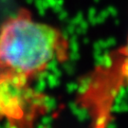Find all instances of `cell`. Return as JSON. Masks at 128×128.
<instances>
[{
    "label": "cell",
    "instance_id": "cell-1",
    "mask_svg": "<svg viewBox=\"0 0 128 128\" xmlns=\"http://www.w3.org/2000/svg\"><path fill=\"white\" fill-rule=\"evenodd\" d=\"M68 50L59 28L21 10L0 27V82L28 84L52 62L64 61Z\"/></svg>",
    "mask_w": 128,
    "mask_h": 128
},
{
    "label": "cell",
    "instance_id": "cell-2",
    "mask_svg": "<svg viewBox=\"0 0 128 128\" xmlns=\"http://www.w3.org/2000/svg\"><path fill=\"white\" fill-rule=\"evenodd\" d=\"M128 84V37L126 44L110 55L108 63L96 68L82 97V104L94 114H105L122 87Z\"/></svg>",
    "mask_w": 128,
    "mask_h": 128
},
{
    "label": "cell",
    "instance_id": "cell-3",
    "mask_svg": "<svg viewBox=\"0 0 128 128\" xmlns=\"http://www.w3.org/2000/svg\"><path fill=\"white\" fill-rule=\"evenodd\" d=\"M41 104L40 96L28 84L0 82V117L12 124H26L34 117L36 107Z\"/></svg>",
    "mask_w": 128,
    "mask_h": 128
}]
</instances>
